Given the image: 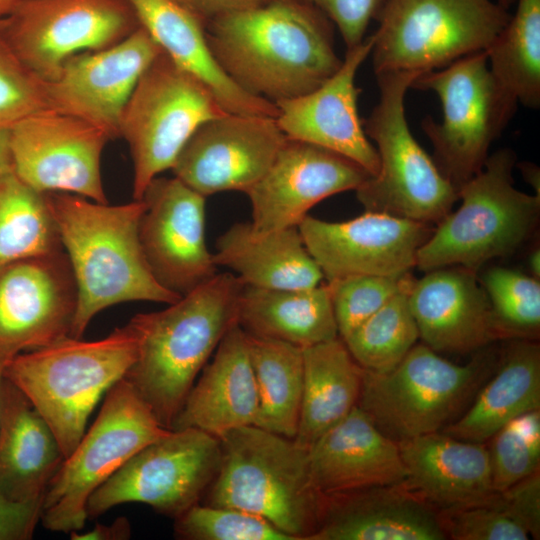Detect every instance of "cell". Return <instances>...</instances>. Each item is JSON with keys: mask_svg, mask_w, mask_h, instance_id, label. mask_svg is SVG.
<instances>
[{"mask_svg": "<svg viewBox=\"0 0 540 540\" xmlns=\"http://www.w3.org/2000/svg\"><path fill=\"white\" fill-rule=\"evenodd\" d=\"M333 28L303 0H268L209 20L205 35L239 87L275 103L311 92L339 69Z\"/></svg>", "mask_w": 540, "mask_h": 540, "instance_id": "1", "label": "cell"}, {"mask_svg": "<svg viewBox=\"0 0 540 540\" xmlns=\"http://www.w3.org/2000/svg\"><path fill=\"white\" fill-rule=\"evenodd\" d=\"M48 207L77 287L71 337L81 338L93 317L115 304H172L182 296L154 278L139 240L142 199L99 203L66 192H46Z\"/></svg>", "mask_w": 540, "mask_h": 540, "instance_id": "2", "label": "cell"}, {"mask_svg": "<svg viewBox=\"0 0 540 540\" xmlns=\"http://www.w3.org/2000/svg\"><path fill=\"white\" fill-rule=\"evenodd\" d=\"M244 283L217 273L161 311L135 315L137 357L123 379L167 429L179 413L197 375L237 322Z\"/></svg>", "mask_w": 540, "mask_h": 540, "instance_id": "3", "label": "cell"}, {"mask_svg": "<svg viewBox=\"0 0 540 540\" xmlns=\"http://www.w3.org/2000/svg\"><path fill=\"white\" fill-rule=\"evenodd\" d=\"M137 351V333L128 322L100 340L67 336L21 352L6 363L4 377L44 418L66 458L84 435L99 400L123 379Z\"/></svg>", "mask_w": 540, "mask_h": 540, "instance_id": "4", "label": "cell"}, {"mask_svg": "<svg viewBox=\"0 0 540 540\" xmlns=\"http://www.w3.org/2000/svg\"><path fill=\"white\" fill-rule=\"evenodd\" d=\"M219 440L220 464L204 504L259 515L294 540H309L323 494L311 481L308 449L255 425L233 429Z\"/></svg>", "mask_w": 540, "mask_h": 540, "instance_id": "5", "label": "cell"}, {"mask_svg": "<svg viewBox=\"0 0 540 540\" xmlns=\"http://www.w3.org/2000/svg\"><path fill=\"white\" fill-rule=\"evenodd\" d=\"M517 157L501 148L458 190L461 205L447 214L420 247L415 267L428 272L459 266L477 272L488 261L516 252L540 216V196L514 186Z\"/></svg>", "mask_w": 540, "mask_h": 540, "instance_id": "6", "label": "cell"}, {"mask_svg": "<svg viewBox=\"0 0 540 540\" xmlns=\"http://www.w3.org/2000/svg\"><path fill=\"white\" fill-rule=\"evenodd\" d=\"M497 359L479 351L456 364L416 343L392 370L364 369L357 406L396 442L442 431L464 412Z\"/></svg>", "mask_w": 540, "mask_h": 540, "instance_id": "7", "label": "cell"}, {"mask_svg": "<svg viewBox=\"0 0 540 540\" xmlns=\"http://www.w3.org/2000/svg\"><path fill=\"white\" fill-rule=\"evenodd\" d=\"M416 72L376 75L379 101L363 122L375 145L379 169L355 191L365 211L427 224H438L459 200L432 157L413 137L405 114V96Z\"/></svg>", "mask_w": 540, "mask_h": 540, "instance_id": "8", "label": "cell"}, {"mask_svg": "<svg viewBox=\"0 0 540 540\" xmlns=\"http://www.w3.org/2000/svg\"><path fill=\"white\" fill-rule=\"evenodd\" d=\"M411 88L432 91L441 122L426 116L421 127L441 175L458 191L483 168L489 149L513 118L518 102L492 74L486 51L420 74Z\"/></svg>", "mask_w": 540, "mask_h": 540, "instance_id": "9", "label": "cell"}, {"mask_svg": "<svg viewBox=\"0 0 540 540\" xmlns=\"http://www.w3.org/2000/svg\"><path fill=\"white\" fill-rule=\"evenodd\" d=\"M510 15L496 0H386L372 34L375 76L422 74L486 51Z\"/></svg>", "mask_w": 540, "mask_h": 540, "instance_id": "10", "label": "cell"}, {"mask_svg": "<svg viewBox=\"0 0 540 540\" xmlns=\"http://www.w3.org/2000/svg\"><path fill=\"white\" fill-rule=\"evenodd\" d=\"M168 431L132 386L118 381L51 480L42 502V526L52 532L80 531L88 519L90 495L136 452Z\"/></svg>", "mask_w": 540, "mask_h": 540, "instance_id": "11", "label": "cell"}, {"mask_svg": "<svg viewBox=\"0 0 540 540\" xmlns=\"http://www.w3.org/2000/svg\"><path fill=\"white\" fill-rule=\"evenodd\" d=\"M226 114L202 80L162 52L140 77L120 121L133 161V199L172 168L200 125Z\"/></svg>", "mask_w": 540, "mask_h": 540, "instance_id": "12", "label": "cell"}, {"mask_svg": "<svg viewBox=\"0 0 540 540\" xmlns=\"http://www.w3.org/2000/svg\"><path fill=\"white\" fill-rule=\"evenodd\" d=\"M221 459L220 440L195 428L169 430L129 458L89 497L88 518L142 503L175 519L201 502Z\"/></svg>", "mask_w": 540, "mask_h": 540, "instance_id": "13", "label": "cell"}, {"mask_svg": "<svg viewBox=\"0 0 540 540\" xmlns=\"http://www.w3.org/2000/svg\"><path fill=\"white\" fill-rule=\"evenodd\" d=\"M138 27L126 0H21L0 19L7 45L44 81L71 57L116 44Z\"/></svg>", "mask_w": 540, "mask_h": 540, "instance_id": "14", "label": "cell"}, {"mask_svg": "<svg viewBox=\"0 0 540 540\" xmlns=\"http://www.w3.org/2000/svg\"><path fill=\"white\" fill-rule=\"evenodd\" d=\"M110 136L78 117L51 108L10 129L14 173L35 190L66 192L108 203L101 156Z\"/></svg>", "mask_w": 540, "mask_h": 540, "instance_id": "15", "label": "cell"}, {"mask_svg": "<svg viewBox=\"0 0 540 540\" xmlns=\"http://www.w3.org/2000/svg\"><path fill=\"white\" fill-rule=\"evenodd\" d=\"M139 240L157 282L183 296L217 274L205 236L206 197L177 177H155L141 198Z\"/></svg>", "mask_w": 540, "mask_h": 540, "instance_id": "16", "label": "cell"}, {"mask_svg": "<svg viewBox=\"0 0 540 540\" xmlns=\"http://www.w3.org/2000/svg\"><path fill=\"white\" fill-rule=\"evenodd\" d=\"M77 287L65 251L0 267V359L70 336Z\"/></svg>", "mask_w": 540, "mask_h": 540, "instance_id": "17", "label": "cell"}, {"mask_svg": "<svg viewBox=\"0 0 540 540\" xmlns=\"http://www.w3.org/2000/svg\"><path fill=\"white\" fill-rule=\"evenodd\" d=\"M163 52L138 27L121 41L68 59L57 76L45 81L48 106L83 119L120 137L124 108L142 74Z\"/></svg>", "mask_w": 540, "mask_h": 540, "instance_id": "18", "label": "cell"}, {"mask_svg": "<svg viewBox=\"0 0 540 540\" xmlns=\"http://www.w3.org/2000/svg\"><path fill=\"white\" fill-rule=\"evenodd\" d=\"M433 229L431 224L369 211L340 222L307 215L298 225L327 281L350 275L410 273Z\"/></svg>", "mask_w": 540, "mask_h": 540, "instance_id": "19", "label": "cell"}, {"mask_svg": "<svg viewBox=\"0 0 540 540\" xmlns=\"http://www.w3.org/2000/svg\"><path fill=\"white\" fill-rule=\"evenodd\" d=\"M285 140L274 117L228 113L200 125L171 169L205 197L246 193L267 172Z\"/></svg>", "mask_w": 540, "mask_h": 540, "instance_id": "20", "label": "cell"}, {"mask_svg": "<svg viewBox=\"0 0 540 540\" xmlns=\"http://www.w3.org/2000/svg\"><path fill=\"white\" fill-rule=\"evenodd\" d=\"M371 175L353 160L286 137L274 161L246 194L258 230L298 227L320 201L356 190Z\"/></svg>", "mask_w": 540, "mask_h": 540, "instance_id": "21", "label": "cell"}, {"mask_svg": "<svg viewBox=\"0 0 540 540\" xmlns=\"http://www.w3.org/2000/svg\"><path fill=\"white\" fill-rule=\"evenodd\" d=\"M372 47V35L366 36L347 49L339 69L319 87L274 104L278 110L276 122L287 138L339 153L374 176L379 157L359 117L361 89L355 85L357 71Z\"/></svg>", "mask_w": 540, "mask_h": 540, "instance_id": "22", "label": "cell"}, {"mask_svg": "<svg viewBox=\"0 0 540 540\" xmlns=\"http://www.w3.org/2000/svg\"><path fill=\"white\" fill-rule=\"evenodd\" d=\"M419 338L437 353L480 351L494 336L490 304L476 272L449 266L426 272L408 291Z\"/></svg>", "mask_w": 540, "mask_h": 540, "instance_id": "23", "label": "cell"}, {"mask_svg": "<svg viewBox=\"0 0 540 540\" xmlns=\"http://www.w3.org/2000/svg\"><path fill=\"white\" fill-rule=\"evenodd\" d=\"M440 514L402 486L323 494L309 540H444Z\"/></svg>", "mask_w": 540, "mask_h": 540, "instance_id": "24", "label": "cell"}, {"mask_svg": "<svg viewBox=\"0 0 540 540\" xmlns=\"http://www.w3.org/2000/svg\"><path fill=\"white\" fill-rule=\"evenodd\" d=\"M397 443L407 473L401 486L438 512L482 503L496 492L486 443L442 431Z\"/></svg>", "mask_w": 540, "mask_h": 540, "instance_id": "25", "label": "cell"}, {"mask_svg": "<svg viewBox=\"0 0 540 540\" xmlns=\"http://www.w3.org/2000/svg\"><path fill=\"white\" fill-rule=\"evenodd\" d=\"M311 481L322 494L401 486L406 468L398 443L356 406L308 449Z\"/></svg>", "mask_w": 540, "mask_h": 540, "instance_id": "26", "label": "cell"}, {"mask_svg": "<svg viewBox=\"0 0 540 540\" xmlns=\"http://www.w3.org/2000/svg\"><path fill=\"white\" fill-rule=\"evenodd\" d=\"M202 370L171 430L195 428L220 439L233 429L254 425L256 382L248 335L238 323L224 335L213 360Z\"/></svg>", "mask_w": 540, "mask_h": 540, "instance_id": "27", "label": "cell"}, {"mask_svg": "<svg viewBox=\"0 0 540 540\" xmlns=\"http://www.w3.org/2000/svg\"><path fill=\"white\" fill-rule=\"evenodd\" d=\"M137 21L177 65L202 80L231 114L276 117V105L249 94L218 65L205 23L179 0H126Z\"/></svg>", "mask_w": 540, "mask_h": 540, "instance_id": "28", "label": "cell"}, {"mask_svg": "<svg viewBox=\"0 0 540 540\" xmlns=\"http://www.w3.org/2000/svg\"><path fill=\"white\" fill-rule=\"evenodd\" d=\"M64 459L47 422L4 377L0 405V493L18 501L43 500Z\"/></svg>", "mask_w": 540, "mask_h": 540, "instance_id": "29", "label": "cell"}, {"mask_svg": "<svg viewBox=\"0 0 540 540\" xmlns=\"http://www.w3.org/2000/svg\"><path fill=\"white\" fill-rule=\"evenodd\" d=\"M213 258L252 287L302 289L324 278L298 227L258 230L251 222L235 223L217 239Z\"/></svg>", "mask_w": 540, "mask_h": 540, "instance_id": "30", "label": "cell"}, {"mask_svg": "<svg viewBox=\"0 0 540 540\" xmlns=\"http://www.w3.org/2000/svg\"><path fill=\"white\" fill-rule=\"evenodd\" d=\"M495 368L468 409L442 432L459 440L486 443L512 419L540 409V346L535 340H511Z\"/></svg>", "mask_w": 540, "mask_h": 540, "instance_id": "31", "label": "cell"}, {"mask_svg": "<svg viewBox=\"0 0 540 540\" xmlns=\"http://www.w3.org/2000/svg\"><path fill=\"white\" fill-rule=\"evenodd\" d=\"M237 322L250 335L302 349L339 337L327 283L302 289L244 285Z\"/></svg>", "mask_w": 540, "mask_h": 540, "instance_id": "32", "label": "cell"}, {"mask_svg": "<svg viewBox=\"0 0 540 540\" xmlns=\"http://www.w3.org/2000/svg\"><path fill=\"white\" fill-rule=\"evenodd\" d=\"M303 389L294 440L309 447L358 404L364 369L343 340L303 348Z\"/></svg>", "mask_w": 540, "mask_h": 540, "instance_id": "33", "label": "cell"}, {"mask_svg": "<svg viewBox=\"0 0 540 540\" xmlns=\"http://www.w3.org/2000/svg\"><path fill=\"white\" fill-rule=\"evenodd\" d=\"M258 409L254 425L294 439L303 389V349L248 334Z\"/></svg>", "mask_w": 540, "mask_h": 540, "instance_id": "34", "label": "cell"}, {"mask_svg": "<svg viewBox=\"0 0 540 540\" xmlns=\"http://www.w3.org/2000/svg\"><path fill=\"white\" fill-rule=\"evenodd\" d=\"M63 250L45 193L0 174V267Z\"/></svg>", "mask_w": 540, "mask_h": 540, "instance_id": "35", "label": "cell"}, {"mask_svg": "<svg viewBox=\"0 0 540 540\" xmlns=\"http://www.w3.org/2000/svg\"><path fill=\"white\" fill-rule=\"evenodd\" d=\"M516 9L486 50L489 68L518 103L540 106V0H516Z\"/></svg>", "mask_w": 540, "mask_h": 540, "instance_id": "36", "label": "cell"}, {"mask_svg": "<svg viewBox=\"0 0 540 540\" xmlns=\"http://www.w3.org/2000/svg\"><path fill=\"white\" fill-rule=\"evenodd\" d=\"M413 280L342 339L363 369L386 373L417 343L419 332L408 302Z\"/></svg>", "mask_w": 540, "mask_h": 540, "instance_id": "37", "label": "cell"}, {"mask_svg": "<svg viewBox=\"0 0 540 540\" xmlns=\"http://www.w3.org/2000/svg\"><path fill=\"white\" fill-rule=\"evenodd\" d=\"M490 304L495 340H536L540 332V284L538 279L504 268L488 269L480 281Z\"/></svg>", "mask_w": 540, "mask_h": 540, "instance_id": "38", "label": "cell"}, {"mask_svg": "<svg viewBox=\"0 0 540 540\" xmlns=\"http://www.w3.org/2000/svg\"><path fill=\"white\" fill-rule=\"evenodd\" d=\"M489 440L492 483L499 492L539 471L540 409L512 419Z\"/></svg>", "mask_w": 540, "mask_h": 540, "instance_id": "39", "label": "cell"}, {"mask_svg": "<svg viewBox=\"0 0 540 540\" xmlns=\"http://www.w3.org/2000/svg\"><path fill=\"white\" fill-rule=\"evenodd\" d=\"M174 520V533L179 539L294 540L259 515L201 502Z\"/></svg>", "mask_w": 540, "mask_h": 540, "instance_id": "40", "label": "cell"}, {"mask_svg": "<svg viewBox=\"0 0 540 540\" xmlns=\"http://www.w3.org/2000/svg\"><path fill=\"white\" fill-rule=\"evenodd\" d=\"M402 276L350 275L327 281L333 312L341 339L411 283Z\"/></svg>", "mask_w": 540, "mask_h": 540, "instance_id": "41", "label": "cell"}, {"mask_svg": "<svg viewBox=\"0 0 540 540\" xmlns=\"http://www.w3.org/2000/svg\"><path fill=\"white\" fill-rule=\"evenodd\" d=\"M49 108L45 81L14 54L0 34V130Z\"/></svg>", "mask_w": 540, "mask_h": 540, "instance_id": "42", "label": "cell"}, {"mask_svg": "<svg viewBox=\"0 0 540 540\" xmlns=\"http://www.w3.org/2000/svg\"><path fill=\"white\" fill-rule=\"evenodd\" d=\"M447 538L454 540H527L530 534L512 517L495 492L475 505L439 512Z\"/></svg>", "mask_w": 540, "mask_h": 540, "instance_id": "43", "label": "cell"}, {"mask_svg": "<svg viewBox=\"0 0 540 540\" xmlns=\"http://www.w3.org/2000/svg\"><path fill=\"white\" fill-rule=\"evenodd\" d=\"M321 11L337 28L347 49L365 39L367 28L386 0H303Z\"/></svg>", "mask_w": 540, "mask_h": 540, "instance_id": "44", "label": "cell"}, {"mask_svg": "<svg viewBox=\"0 0 540 540\" xmlns=\"http://www.w3.org/2000/svg\"><path fill=\"white\" fill-rule=\"evenodd\" d=\"M497 493L509 514L526 528L530 537L539 539L540 472H535Z\"/></svg>", "mask_w": 540, "mask_h": 540, "instance_id": "45", "label": "cell"}, {"mask_svg": "<svg viewBox=\"0 0 540 540\" xmlns=\"http://www.w3.org/2000/svg\"><path fill=\"white\" fill-rule=\"evenodd\" d=\"M43 500L18 501L0 493V540H29L41 520Z\"/></svg>", "mask_w": 540, "mask_h": 540, "instance_id": "46", "label": "cell"}, {"mask_svg": "<svg viewBox=\"0 0 540 540\" xmlns=\"http://www.w3.org/2000/svg\"><path fill=\"white\" fill-rule=\"evenodd\" d=\"M205 24L228 12L260 5L268 0H179Z\"/></svg>", "mask_w": 540, "mask_h": 540, "instance_id": "47", "label": "cell"}, {"mask_svg": "<svg viewBox=\"0 0 540 540\" xmlns=\"http://www.w3.org/2000/svg\"><path fill=\"white\" fill-rule=\"evenodd\" d=\"M131 524L125 517L115 519L111 524H96L91 530L86 532H71L70 538L73 540H127L131 538Z\"/></svg>", "mask_w": 540, "mask_h": 540, "instance_id": "48", "label": "cell"}, {"mask_svg": "<svg viewBox=\"0 0 540 540\" xmlns=\"http://www.w3.org/2000/svg\"><path fill=\"white\" fill-rule=\"evenodd\" d=\"M14 172L10 130H0V174Z\"/></svg>", "mask_w": 540, "mask_h": 540, "instance_id": "49", "label": "cell"}, {"mask_svg": "<svg viewBox=\"0 0 540 540\" xmlns=\"http://www.w3.org/2000/svg\"><path fill=\"white\" fill-rule=\"evenodd\" d=\"M516 166H518L521 169V172L526 182L529 183L534 188L535 191H537L538 195H540L539 168L536 165L531 164V163H521V165L516 163Z\"/></svg>", "mask_w": 540, "mask_h": 540, "instance_id": "50", "label": "cell"}, {"mask_svg": "<svg viewBox=\"0 0 540 540\" xmlns=\"http://www.w3.org/2000/svg\"><path fill=\"white\" fill-rule=\"evenodd\" d=\"M528 269L531 272V275L539 279L540 277V251L539 248L534 249L528 256L527 259Z\"/></svg>", "mask_w": 540, "mask_h": 540, "instance_id": "51", "label": "cell"}, {"mask_svg": "<svg viewBox=\"0 0 540 540\" xmlns=\"http://www.w3.org/2000/svg\"><path fill=\"white\" fill-rule=\"evenodd\" d=\"M20 0H0V19L9 15Z\"/></svg>", "mask_w": 540, "mask_h": 540, "instance_id": "52", "label": "cell"}, {"mask_svg": "<svg viewBox=\"0 0 540 540\" xmlns=\"http://www.w3.org/2000/svg\"><path fill=\"white\" fill-rule=\"evenodd\" d=\"M6 363H7V361H4V360L0 359V405H1V389H2V384H3V380H4V367H5Z\"/></svg>", "mask_w": 540, "mask_h": 540, "instance_id": "53", "label": "cell"}, {"mask_svg": "<svg viewBox=\"0 0 540 540\" xmlns=\"http://www.w3.org/2000/svg\"><path fill=\"white\" fill-rule=\"evenodd\" d=\"M502 7L509 10L510 6L515 3L516 0H496Z\"/></svg>", "mask_w": 540, "mask_h": 540, "instance_id": "54", "label": "cell"}, {"mask_svg": "<svg viewBox=\"0 0 540 540\" xmlns=\"http://www.w3.org/2000/svg\"><path fill=\"white\" fill-rule=\"evenodd\" d=\"M21 1V0H20Z\"/></svg>", "mask_w": 540, "mask_h": 540, "instance_id": "55", "label": "cell"}]
</instances>
